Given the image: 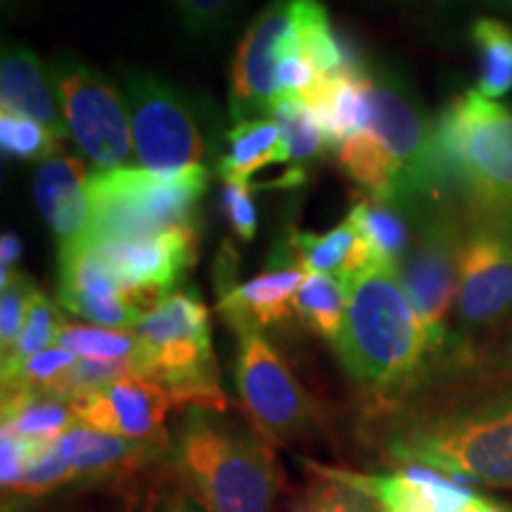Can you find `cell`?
Returning a JSON list of instances; mask_svg holds the SVG:
<instances>
[{
  "label": "cell",
  "instance_id": "d590c367",
  "mask_svg": "<svg viewBox=\"0 0 512 512\" xmlns=\"http://www.w3.org/2000/svg\"><path fill=\"white\" fill-rule=\"evenodd\" d=\"M240 0H171L178 22L190 36H209L228 22Z\"/></svg>",
  "mask_w": 512,
  "mask_h": 512
},
{
  "label": "cell",
  "instance_id": "5bb4252c",
  "mask_svg": "<svg viewBox=\"0 0 512 512\" xmlns=\"http://www.w3.org/2000/svg\"><path fill=\"white\" fill-rule=\"evenodd\" d=\"M456 306L470 325H491L512 313V221L482 219L463 238Z\"/></svg>",
  "mask_w": 512,
  "mask_h": 512
},
{
  "label": "cell",
  "instance_id": "6da1fadb",
  "mask_svg": "<svg viewBox=\"0 0 512 512\" xmlns=\"http://www.w3.org/2000/svg\"><path fill=\"white\" fill-rule=\"evenodd\" d=\"M332 347L351 380L373 394L403 392L422 373L432 347L399 264H368L349 280L347 316Z\"/></svg>",
  "mask_w": 512,
  "mask_h": 512
},
{
  "label": "cell",
  "instance_id": "f546056e",
  "mask_svg": "<svg viewBox=\"0 0 512 512\" xmlns=\"http://www.w3.org/2000/svg\"><path fill=\"white\" fill-rule=\"evenodd\" d=\"M479 55L477 91L496 100L512 91V29L498 19H477L472 27Z\"/></svg>",
  "mask_w": 512,
  "mask_h": 512
},
{
  "label": "cell",
  "instance_id": "4dcf8cb0",
  "mask_svg": "<svg viewBox=\"0 0 512 512\" xmlns=\"http://www.w3.org/2000/svg\"><path fill=\"white\" fill-rule=\"evenodd\" d=\"M55 344L62 349H69L79 358H93V361H133V366H136L138 337L133 330L64 323Z\"/></svg>",
  "mask_w": 512,
  "mask_h": 512
},
{
  "label": "cell",
  "instance_id": "ba28073f",
  "mask_svg": "<svg viewBox=\"0 0 512 512\" xmlns=\"http://www.w3.org/2000/svg\"><path fill=\"white\" fill-rule=\"evenodd\" d=\"M69 136L100 171L126 169L136 162L128 102L105 79L74 55H57L50 64Z\"/></svg>",
  "mask_w": 512,
  "mask_h": 512
},
{
  "label": "cell",
  "instance_id": "1f68e13d",
  "mask_svg": "<svg viewBox=\"0 0 512 512\" xmlns=\"http://www.w3.org/2000/svg\"><path fill=\"white\" fill-rule=\"evenodd\" d=\"M62 325L64 320L60 311H57V306L50 302L46 294L36 290L17 342L12 344L10 351L3 354V375L17 370L22 363H27L29 358L41 354V351L55 347Z\"/></svg>",
  "mask_w": 512,
  "mask_h": 512
},
{
  "label": "cell",
  "instance_id": "60d3db41",
  "mask_svg": "<svg viewBox=\"0 0 512 512\" xmlns=\"http://www.w3.org/2000/svg\"><path fill=\"white\" fill-rule=\"evenodd\" d=\"M458 512H512L510 503H501L494 501V498H486V496H477L467 508L458 510Z\"/></svg>",
  "mask_w": 512,
  "mask_h": 512
},
{
  "label": "cell",
  "instance_id": "f1b7e54d",
  "mask_svg": "<svg viewBox=\"0 0 512 512\" xmlns=\"http://www.w3.org/2000/svg\"><path fill=\"white\" fill-rule=\"evenodd\" d=\"M394 207L396 204L377 197H363L349 211V219L373 252L375 264H399L401 254L411 242L406 223Z\"/></svg>",
  "mask_w": 512,
  "mask_h": 512
},
{
  "label": "cell",
  "instance_id": "cb8c5ba5",
  "mask_svg": "<svg viewBox=\"0 0 512 512\" xmlns=\"http://www.w3.org/2000/svg\"><path fill=\"white\" fill-rule=\"evenodd\" d=\"M287 164L283 133L271 117L238 121L226 136V152L219 157V176L226 183H249L256 171Z\"/></svg>",
  "mask_w": 512,
  "mask_h": 512
},
{
  "label": "cell",
  "instance_id": "836d02e7",
  "mask_svg": "<svg viewBox=\"0 0 512 512\" xmlns=\"http://www.w3.org/2000/svg\"><path fill=\"white\" fill-rule=\"evenodd\" d=\"M375 503L354 486L323 477L292 505L290 512H375Z\"/></svg>",
  "mask_w": 512,
  "mask_h": 512
},
{
  "label": "cell",
  "instance_id": "7bdbcfd3",
  "mask_svg": "<svg viewBox=\"0 0 512 512\" xmlns=\"http://www.w3.org/2000/svg\"><path fill=\"white\" fill-rule=\"evenodd\" d=\"M503 3H510L512 5V0H503Z\"/></svg>",
  "mask_w": 512,
  "mask_h": 512
},
{
  "label": "cell",
  "instance_id": "52a82bcc",
  "mask_svg": "<svg viewBox=\"0 0 512 512\" xmlns=\"http://www.w3.org/2000/svg\"><path fill=\"white\" fill-rule=\"evenodd\" d=\"M366 131L396 166L401 204L437 195L446 178L437 131L399 76L370 72Z\"/></svg>",
  "mask_w": 512,
  "mask_h": 512
},
{
  "label": "cell",
  "instance_id": "e0dca14e",
  "mask_svg": "<svg viewBox=\"0 0 512 512\" xmlns=\"http://www.w3.org/2000/svg\"><path fill=\"white\" fill-rule=\"evenodd\" d=\"M60 306L98 328L133 330L147 306L119 283L91 245L60 252Z\"/></svg>",
  "mask_w": 512,
  "mask_h": 512
},
{
  "label": "cell",
  "instance_id": "ac0fdd59",
  "mask_svg": "<svg viewBox=\"0 0 512 512\" xmlns=\"http://www.w3.org/2000/svg\"><path fill=\"white\" fill-rule=\"evenodd\" d=\"M311 467L320 470L323 477L354 486L380 512H458L479 496L460 479L427 465L403 463L401 470L387 475H361V472L332 470L320 465Z\"/></svg>",
  "mask_w": 512,
  "mask_h": 512
},
{
  "label": "cell",
  "instance_id": "b9f144b4",
  "mask_svg": "<svg viewBox=\"0 0 512 512\" xmlns=\"http://www.w3.org/2000/svg\"><path fill=\"white\" fill-rule=\"evenodd\" d=\"M169 512H207V510H204L202 505L195 501V498L181 496L178 501H174V505H171Z\"/></svg>",
  "mask_w": 512,
  "mask_h": 512
},
{
  "label": "cell",
  "instance_id": "3957f363",
  "mask_svg": "<svg viewBox=\"0 0 512 512\" xmlns=\"http://www.w3.org/2000/svg\"><path fill=\"white\" fill-rule=\"evenodd\" d=\"M396 463L512 489V394L411 422L389 439Z\"/></svg>",
  "mask_w": 512,
  "mask_h": 512
},
{
  "label": "cell",
  "instance_id": "8992f818",
  "mask_svg": "<svg viewBox=\"0 0 512 512\" xmlns=\"http://www.w3.org/2000/svg\"><path fill=\"white\" fill-rule=\"evenodd\" d=\"M437 140L482 219L512 221V107L467 91L446 107Z\"/></svg>",
  "mask_w": 512,
  "mask_h": 512
},
{
  "label": "cell",
  "instance_id": "30bf717a",
  "mask_svg": "<svg viewBox=\"0 0 512 512\" xmlns=\"http://www.w3.org/2000/svg\"><path fill=\"white\" fill-rule=\"evenodd\" d=\"M235 384L242 411L252 418L256 432L266 441H290L311 430L316 403L287 366L264 330L240 328Z\"/></svg>",
  "mask_w": 512,
  "mask_h": 512
},
{
  "label": "cell",
  "instance_id": "7402d4cb",
  "mask_svg": "<svg viewBox=\"0 0 512 512\" xmlns=\"http://www.w3.org/2000/svg\"><path fill=\"white\" fill-rule=\"evenodd\" d=\"M76 422L79 420L67 401L19 389L3 392V432L22 444L27 470L46 456L55 441Z\"/></svg>",
  "mask_w": 512,
  "mask_h": 512
},
{
  "label": "cell",
  "instance_id": "83f0119b",
  "mask_svg": "<svg viewBox=\"0 0 512 512\" xmlns=\"http://www.w3.org/2000/svg\"><path fill=\"white\" fill-rule=\"evenodd\" d=\"M271 119L283 133L287 162H292V169L304 171L306 164L316 162L330 150L323 126H320L316 112L311 110L306 98L280 95L278 102L273 105Z\"/></svg>",
  "mask_w": 512,
  "mask_h": 512
},
{
  "label": "cell",
  "instance_id": "4316f807",
  "mask_svg": "<svg viewBox=\"0 0 512 512\" xmlns=\"http://www.w3.org/2000/svg\"><path fill=\"white\" fill-rule=\"evenodd\" d=\"M339 166L351 181L366 188L377 200L401 204V185L396 166L382 145L368 131L356 133L337 150Z\"/></svg>",
  "mask_w": 512,
  "mask_h": 512
},
{
  "label": "cell",
  "instance_id": "7a4b0ae2",
  "mask_svg": "<svg viewBox=\"0 0 512 512\" xmlns=\"http://www.w3.org/2000/svg\"><path fill=\"white\" fill-rule=\"evenodd\" d=\"M209 408H190L176 460L192 498L207 512H273L283 475L271 441L242 430Z\"/></svg>",
  "mask_w": 512,
  "mask_h": 512
},
{
  "label": "cell",
  "instance_id": "d4e9b609",
  "mask_svg": "<svg viewBox=\"0 0 512 512\" xmlns=\"http://www.w3.org/2000/svg\"><path fill=\"white\" fill-rule=\"evenodd\" d=\"M290 245L299 264L309 273L354 278L361 268L375 264L373 252L349 216L328 233H294Z\"/></svg>",
  "mask_w": 512,
  "mask_h": 512
},
{
  "label": "cell",
  "instance_id": "74e56055",
  "mask_svg": "<svg viewBox=\"0 0 512 512\" xmlns=\"http://www.w3.org/2000/svg\"><path fill=\"white\" fill-rule=\"evenodd\" d=\"M221 214L230 230L242 242H249L256 233V209L252 200V183H226L221 192Z\"/></svg>",
  "mask_w": 512,
  "mask_h": 512
},
{
  "label": "cell",
  "instance_id": "f35d334b",
  "mask_svg": "<svg viewBox=\"0 0 512 512\" xmlns=\"http://www.w3.org/2000/svg\"><path fill=\"white\" fill-rule=\"evenodd\" d=\"M24 472H27V456L22 444L12 434L0 432V482L5 494L15 489Z\"/></svg>",
  "mask_w": 512,
  "mask_h": 512
},
{
  "label": "cell",
  "instance_id": "44dd1931",
  "mask_svg": "<svg viewBox=\"0 0 512 512\" xmlns=\"http://www.w3.org/2000/svg\"><path fill=\"white\" fill-rule=\"evenodd\" d=\"M0 100H3V110L27 114L38 124L50 128L57 138L69 136L53 72L31 48L19 46V43L3 48Z\"/></svg>",
  "mask_w": 512,
  "mask_h": 512
},
{
  "label": "cell",
  "instance_id": "4fadbf2b",
  "mask_svg": "<svg viewBox=\"0 0 512 512\" xmlns=\"http://www.w3.org/2000/svg\"><path fill=\"white\" fill-rule=\"evenodd\" d=\"M463 238L446 211H432L408 245L406 264L399 266L403 287L425 325L432 351L446 339V316L458 294V259Z\"/></svg>",
  "mask_w": 512,
  "mask_h": 512
},
{
  "label": "cell",
  "instance_id": "7c38bea8",
  "mask_svg": "<svg viewBox=\"0 0 512 512\" xmlns=\"http://www.w3.org/2000/svg\"><path fill=\"white\" fill-rule=\"evenodd\" d=\"M157 453H162V441L121 439L76 422L55 441L46 456L24 472L8 494L19 498L46 496L64 484L121 475L145 465Z\"/></svg>",
  "mask_w": 512,
  "mask_h": 512
},
{
  "label": "cell",
  "instance_id": "8d00e7d4",
  "mask_svg": "<svg viewBox=\"0 0 512 512\" xmlns=\"http://www.w3.org/2000/svg\"><path fill=\"white\" fill-rule=\"evenodd\" d=\"M299 27H302V24H299ZM275 81H278L280 95H299V98L311 95L316 91L318 83L323 81L316 64H313L311 57L302 50V34H299V46L287 50V53L280 57Z\"/></svg>",
  "mask_w": 512,
  "mask_h": 512
},
{
  "label": "cell",
  "instance_id": "5b68a950",
  "mask_svg": "<svg viewBox=\"0 0 512 512\" xmlns=\"http://www.w3.org/2000/svg\"><path fill=\"white\" fill-rule=\"evenodd\" d=\"M207 185L204 164L181 171H147L140 166L98 171L88 178L93 223L81 245L145 238L192 223Z\"/></svg>",
  "mask_w": 512,
  "mask_h": 512
},
{
  "label": "cell",
  "instance_id": "ab89813d",
  "mask_svg": "<svg viewBox=\"0 0 512 512\" xmlns=\"http://www.w3.org/2000/svg\"><path fill=\"white\" fill-rule=\"evenodd\" d=\"M22 256V240L15 233H5L0 242V285H5L15 275V266Z\"/></svg>",
  "mask_w": 512,
  "mask_h": 512
},
{
  "label": "cell",
  "instance_id": "9c48e42d",
  "mask_svg": "<svg viewBox=\"0 0 512 512\" xmlns=\"http://www.w3.org/2000/svg\"><path fill=\"white\" fill-rule=\"evenodd\" d=\"M124 88L140 169L181 171L202 164L207 138L195 105L178 88L147 69H126Z\"/></svg>",
  "mask_w": 512,
  "mask_h": 512
},
{
  "label": "cell",
  "instance_id": "8fae6325",
  "mask_svg": "<svg viewBox=\"0 0 512 512\" xmlns=\"http://www.w3.org/2000/svg\"><path fill=\"white\" fill-rule=\"evenodd\" d=\"M302 0H271L242 36L230 69V117L238 121L271 117L278 102V62L299 46Z\"/></svg>",
  "mask_w": 512,
  "mask_h": 512
},
{
  "label": "cell",
  "instance_id": "2e32d148",
  "mask_svg": "<svg viewBox=\"0 0 512 512\" xmlns=\"http://www.w3.org/2000/svg\"><path fill=\"white\" fill-rule=\"evenodd\" d=\"M69 406L81 425L98 432L131 441H162L166 415L176 399L164 384L131 373Z\"/></svg>",
  "mask_w": 512,
  "mask_h": 512
},
{
  "label": "cell",
  "instance_id": "484cf974",
  "mask_svg": "<svg viewBox=\"0 0 512 512\" xmlns=\"http://www.w3.org/2000/svg\"><path fill=\"white\" fill-rule=\"evenodd\" d=\"M349 280L330 273H309L292 299L294 316L330 344H335L347 316Z\"/></svg>",
  "mask_w": 512,
  "mask_h": 512
},
{
  "label": "cell",
  "instance_id": "9a60e30c",
  "mask_svg": "<svg viewBox=\"0 0 512 512\" xmlns=\"http://www.w3.org/2000/svg\"><path fill=\"white\" fill-rule=\"evenodd\" d=\"M91 247L112 268L119 283L152 309L195 264L197 230L185 223L157 235L95 242Z\"/></svg>",
  "mask_w": 512,
  "mask_h": 512
},
{
  "label": "cell",
  "instance_id": "277c9868",
  "mask_svg": "<svg viewBox=\"0 0 512 512\" xmlns=\"http://www.w3.org/2000/svg\"><path fill=\"white\" fill-rule=\"evenodd\" d=\"M133 332L138 337L136 375L164 384L181 406L226 411L211 347L209 309L200 294L169 292L138 320Z\"/></svg>",
  "mask_w": 512,
  "mask_h": 512
},
{
  "label": "cell",
  "instance_id": "e575fe53",
  "mask_svg": "<svg viewBox=\"0 0 512 512\" xmlns=\"http://www.w3.org/2000/svg\"><path fill=\"white\" fill-rule=\"evenodd\" d=\"M0 287H3V297H0V349L5 354V351L12 349V344L17 342L19 332L24 328L36 287L22 273H15L8 283Z\"/></svg>",
  "mask_w": 512,
  "mask_h": 512
},
{
  "label": "cell",
  "instance_id": "d6986e66",
  "mask_svg": "<svg viewBox=\"0 0 512 512\" xmlns=\"http://www.w3.org/2000/svg\"><path fill=\"white\" fill-rule=\"evenodd\" d=\"M34 200L43 221L55 233L60 252L86 240L93 209L88 200L86 164L79 157L46 159L36 171Z\"/></svg>",
  "mask_w": 512,
  "mask_h": 512
},
{
  "label": "cell",
  "instance_id": "d6a6232c",
  "mask_svg": "<svg viewBox=\"0 0 512 512\" xmlns=\"http://www.w3.org/2000/svg\"><path fill=\"white\" fill-rule=\"evenodd\" d=\"M0 145L12 159L36 162V159H53L60 150V138L50 128L38 124L36 119L19 112H0Z\"/></svg>",
  "mask_w": 512,
  "mask_h": 512
},
{
  "label": "cell",
  "instance_id": "ffe728a7",
  "mask_svg": "<svg viewBox=\"0 0 512 512\" xmlns=\"http://www.w3.org/2000/svg\"><path fill=\"white\" fill-rule=\"evenodd\" d=\"M309 271L299 261L280 259L278 264H268V268L254 280L242 285H233L228 292L219 294L216 309L233 330L259 328L278 325L294 316L292 299L302 287Z\"/></svg>",
  "mask_w": 512,
  "mask_h": 512
},
{
  "label": "cell",
  "instance_id": "603a6c76",
  "mask_svg": "<svg viewBox=\"0 0 512 512\" xmlns=\"http://www.w3.org/2000/svg\"><path fill=\"white\" fill-rule=\"evenodd\" d=\"M368 74H342L323 79L316 91L306 95L311 110L323 126L330 150H339L368 126Z\"/></svg>",
  "mask_w": 512,
  "mask_h": 512
}]
</instances>
